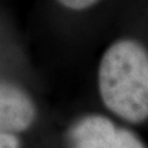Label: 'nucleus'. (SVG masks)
Segmentation results:
<instances>
[{"mask_svg": "<svg viewBox=\"0 0 148 148\" xmlns=\"http://www.w3.org/2000/svg\"><path fill=\"white\" fill-rule=\"evenodd\" d=\"M99 92L104 106L132 123L148 119V51L136 40L112 42L99 64Z\"/></svg>", "mask_w": 148, "mask_h": 148, "instance_id": "obj_1", "label": "nucleus"}, {"mask_svg": "<svg viewBox=\"0 0 148 148\" xmlns=\"http://www.w3.org/2000/svg\"><path fill=\"white\" fill-rule=\"evenodd\" d=\"M70 148H145L127 129L100 115H89L74 123L69 132Z\"/></svg>", "mask_w": 148, "mask_h": 148, "instance_id": "obj_2", "label": "nucleus"}, {"mask_svg": "<svg viewBox=\"0 0 148 148\" xmlns=\"http://www.w3.org/2000/svg\"><path fill=\"white\" fill-rule=\"evenodd\" d=\"M36 106L32 97L14 84L0 82V133H19L32 126Z\"/></svg>", "mask_w": 148, "mask_h": 148, "instance_id": "obj_3", "label": "nucleus"}, {"mask_svg": "<svg viewBox=\"0 0 148 148\" xmlns=\"http://www.w3.org/2000/svg\"><path fill=\"white\" fill-rule=\"evenodd\" d=\"M100 0H56V3L67 10L73 11H82L88 10L99 3Z\"/></svg>", "mask_w": 148, "mask_h": 148, "instance_id": "obj_4", "label": "nucleus"}, {"mask_svg": "<svg viewBox=\"0 0 148 148\" xmlns=\"http://www.w3.org/2000/svg\"><path fill=\"white\" fill-rule=\"evenodd\" d=\"M0 148H21V141L15 133H0Z\"/></svg>", "mask_w": 148, "mask_h": 148, "instance_id": "obj_5", "label": "nucleus"}]
</instances>
